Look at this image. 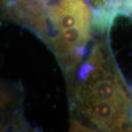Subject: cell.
<instances>
[{
	"label": "cell",
	"instance_id": "cell-2",
	"mask_svg": "<svg viewBox=\"0 0 132 132\" xmlns=\"http://www.w3.org/2000/svg\"><path fill=\"white\" fill-rule=\"evenodd\" d=\"M81 110L91 122L104 131L123 129L128 122V109L109 101L83 103L81 104Z\"/></svg>",
	"mask_w": 132,
	"mask_h": 132
},
{
	"label": "cell",
	"instance_id": "cell-1",
	"mask_svg": "<svg viewBox=\"0 0 132 132\" xmlns=\"http://www.w3.org/2000/svg\"><path fill=\"white\" fill-rule=\"evenodd\" d=\"M68 0H0L6 19L38 32L47 19L57 13Z\"/></svg>",
	"mask_w": 132,
	"mask_h": 132
},
{
	"label": "cell",
	"instance_id": "cell-3",
	"mask_svg": "<svg viewBox=\"0 0 132 132\" xmlns=\"http://www.w3.org/2000/svg\"><path fill=\"white\" fill-rule=\"evenodd\" d=\"M120 14L132 18V0H120Z\"/></svg>",
	"mask_w": 132,
	"mask_h": 132
}]
</instances>
